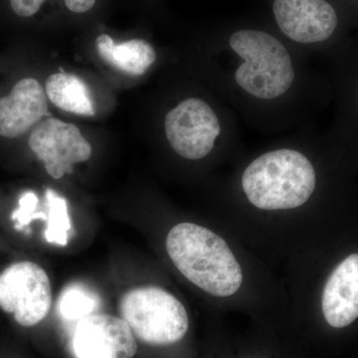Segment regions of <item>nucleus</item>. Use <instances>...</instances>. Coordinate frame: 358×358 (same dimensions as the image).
<instances>
[{"instance_id": "nucleus-1", "label": "nucleus", "mask_w": 358, "mask_h": 358, "mask_svg": "<svg viewBox=\"0 0 358 358\" xmlns=\"http://www.w3.org/2000/svg\"><path fill=\"white\" fill-rule=\"evenodd\" d=\"M166 251L188 281L212 296H232L243 282L236 257L223 238L194 223H179L169 231Z\"/></svg>"}, {"instance_id": "nucleus-2", "label": "nucleus", "mask_w": 358, "mask_h": 358, "mask_svg": "<svg viewBox=\"0 0 358 358\" xmlns=\"http://www.w3.org/2000/svg\"><path fill=\"white\" fill-rule=\"evenodd\" d=\"M317 176L310 160L293 150L267 152L252 162L242 187L252 205L262 210H288L306 203L315 192Z\"/></svg>"}, {"instance_id": "nucleus-3", "label": "nucleus", "mask_w": 358, "mask_h": 358, "mask_svg": "<svg viewBox=\"0 0 358 358\" xmlns=\"http://www.w3.org/2000/svg\"><path fill=\"white\" fill-rule=\"evenodd\" d=\"M231 48L244 63L235 79L250 95L273 100L294 83L293 62L288 50L272 35L259 30H240L230 37Z\"/></svg>"}, {"instance_id": "nucleus-4", "label": "nucleus", "mask_w": 358, "mask_h": 358, "mask_svg": "<svg viewBox=\"0 0 358 358\" xmlns=\"http://www.w3.org/2000/svg\"><path fill=\"white\" fill-rule=\"evenodd\" d=\"M120 310L134 336L145 345H173L185 338L189 327L185 306L157 287L131 289L120 301Z\"/></svg>"}, {"instance_id": "nucleus-5", "label": "nucleus", "mask_w": 358, "mask_h": 358, "mask_svg": "<svg viewBox=\"0 0 358 358\" xmlns=\"http://www.w3.org/2000/svg\"><path fill=\"white\" fill-rule=\"evenodd\" d=\"M51 306L50 279L37 264H13L0 274V308L13 315L20 326H36Z\"/></svg>"}, {"instance_id": "nucleus-6", "label": "nucleus", "mask_w": 358, "mask_h": 358, "mask_svg": "<svg viewBox=\"0 0 358 358\" xmlns=\"http://www.w3.org/2000/svg\"><path fill=\"white\" fill-rule=\"evenodd\" d=\"M164 126L171 148L186 159H203L210 154L221 133L215 112L197 98L179 103L166 115Z\"/></svg>"}, {"instance_id": "nucleus-7", "label": "nucleus", "mask_w": 358, "mask_h": 358, "mask_svg": "<svg viewBox=\"0 0 358 358\" xmlns=\"http://www.w3.org/2000/svg\"><path fill=\"white\" fill-rule=\"evenodd\" d=\"M28 145L54 179L73 171V166L91 157L92 145L73 124L48 117L32 129Z\"/></svg>"}, {"instance_id": "nucleus-8", "label": "nucleus", "mask_w": 358, "mask_h": 358, "mask_svg": "<svg viewBox=\"0 0 358 358\" xmlns=\"http://www.w3.org/2000/svg\"><path fill=\"white\" fill-rule=\"evenodd\" d=\"M72 348L76 358H134L138 345L124 320L93 313L77 322Z\"/></svg>"}, {"instance_id": "nucleus-9", "label": "nucleus", "mask_w": 358, "mask_h": 358, "mask_svg": "<svg viewBox=\"0 0 358 358\" xmlns=\"http://www.w3.org/2000/svg\"><path fill=\"white\" fill-rule=\"evenodd\" d=\"M273 11L282 31L300 43L324 41L338 26L336 9L327 0H275Z\"/></svg>"}, {"instance_id": "nucleus-10", "label": "nucleus", "mask_w": 358, "mask_h": 358, "mask_svg": "<svg viewBox=\"0 0 358 358\" xmlns=\"http://www.w3.org/2000/svg\"><path fill=\"white\" fill-rule=\"evenodd\" d=\"M49 115L46 91L33 78L14 85L10 94L0 98V136L20 138Z\"/></svg>"}, {"instance_id": "nucleus-11", "label": "nucleus", "mask_w": 358, "mask_h": 358, "mask_svg": "<svg viewBox=\"0 0 358 358\" xmlns=\"http://www.w3.org/2000/svg\"><path fill=\"white\" fill-rule=\"evenodd\" d=\"M329 326L341 329L358 317V254L345 258L329 275L322 299Z\"/></svg>"}, {"instance_id": "nucleus-12", "label": "nucleus", "mask_w": 358, "mask_h": 358, "mask_svg": "<svg viewBox=\"0 0 358 358\" xmlns=\"http://www.w3.org/2000/svg\"><path fill=\"white\" fill-rule=\"evenodd\" d=\"M96 51L107 64L131 76H141L157 59L154 47L141 39H133L115 44L108 34H101L96 39Z\"/></svg>"}, {"instance_id": "nucleus-13", "label": "nucleus", "mask_w": 358, "mask_h": 358, "mask_svg": "<svg viewBox=\"0 0 358 358\" xmlns=\"http://www.w3.org/2000/svg\"><path fill=\"white\" fill-rule=\"evenodd\" d=\"M45 91L49 100L59 109L86 117L95 115L89 87L76 75L64 72L51 75L47 79Z\"/></svg>"}, {"instance_id": "nucleus-14", "label": "nucleus", "mask_w": 358, "mask_h": 358, "mask_svg": "<svg viewBox=\"0 0 358 358\" xmlns=\"http://www.w3.org/2000/svg\"><path fill=\"white\" fill-rule=\"evenodd\" d=\"M101 300L94 289L82 284L71 282L61 292L58 299V313L66 322H79L96 313Z\"/></svg>"}, {"instance_id": "nucleus-15", "label": "nucleus", "mask_w": 358, "mask_h": 358, "mask_svg": "<svg viewBox=\"0 0 358 358\" xmlns=\"http://www.w3.org/2000/svg\"><path fill=\"white\" fill-rule=\"evenodd\" d=\"M45 195L48 206L45 239L49 243L66 246L69 242L70 231H72L67 201L50 188H47Z\"/></svg>"}, {"instance_id": "nucleus-16", "label": "nucleus", "mask_w": 358, "mask_h": 358, "mask_svg": "<svg viewBox=\"0 0 358 358\" xmlns=\"http://www.w3.org/2000/svg\"><path fill=\"white\" fill-rule=\"evenodd\" d=\"M38 204V197L33 192H26L21 195L20 199V208L13 212V220L17 221L15 228L17 230H22L25 226L32 222L35 219L47 220V214L44 212L37 213L36 208Z\"/></svg>"}, {"instance_id": "nucleus-17", "label": "nucleus", "mask_w": 358, "mask_h": 358, "mask_svg": "<svg viewBox=\"0 0 358 358\" xmlns=\"http://www.w3.org/2000/svg\"><path fill=\"white\" fill-rule=\"evenodd\" d=\"M45 0H10L11 8L21 17H31L41 8Z\"/></svg>"}, {"instance_id": "nucleus-18", "label": "nucleus", "mask_w": 358, "mask_h": 358, "mask_svg": "<svg viewBox=\"0 0 358 358\" xmlns=\"http://www.w3.org/2000/svg\"><path fill=\"white\" fill-rule=\"evenodd\" d=\"M96 0H65L66 6L75 13H85L95 6Z\"/></svg>"}]
</instances>
